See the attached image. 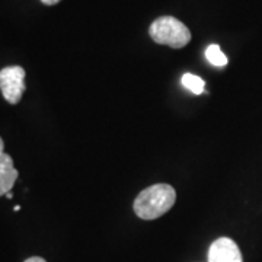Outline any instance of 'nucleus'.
<instances>
[{
	"mask_svg": "<svg viewBox=\"0 0 262 262\" xmlns=\"http://www.w3.org/2000/svg\"><path fill=\"white\" fill-rule=\"evenodd\" d=\"M177 201V191L168 184H155L143 189L134 200V213L141 220H156L166 214Z\"/></svg>",
	"mask_w": 262,
	"mask_h": 262,
	"instance_id": "nucleus-1",
	"label": "nucleus"
},
{
	"mask_svg": "<svg viewBox=\"0 0 262 262\" xmlns=\"http://www.w3.org/2000/svg\"><path fill=\"white\" fill-rule=\"evenodd\" d=\"M149 34L151 39L170 48H182L191 41L189 29L173 16H162L153 20Z\"/></svg>",
	"mask_w": 262,
	"mask_h": 262,
	"instance_id": "nucleus-2",
	"label": "nucleus"
},
{
	"mask_svg": "<svg viewBox=\"0 0 262 262\" xmlns=\"http://www.w3.org/2000/svg\"><path fill=\"white\" fill-rule=\"evenodd\" d=\"M0 91L8 102L16 105L25 92V70L20 66H8L2 69Z\"/></svg>",
	"mask_w": 262,
	"mask_h": 262,
	"instance_id": "nucleus-3",
	"label": "nucleus"
},
{
	"mask_svg": "<svg viewBox=\"0 0 262 262\" xmlns=\"http://www.w3.org/2000/svg\"><path fill=\"white\" fill-rule=\"evenodd\" d=\"M208 262H242V253L232 239L220 237L208 249Z\"/></svg>",
	"mask_w": 262,
	"mask_h": 262,
	"instance_id": "nucleus-4",
	"label": "nucleus"
},
{
	"mask_svg": "<svg viewBox=\"0 0 262 262\" xmlns=\"http://www.w3.org/2000/svg\"><path fill=\"white\" fill-rule=\"evenodd\" d=\"M18 179V170L13 166V159L8 153H0V196L12 191Z\"/></svg>",
	"mask_w": 262,
	"mask_h": 262,
	"instance_id": "nucleus-5",
	"label": "nucleus"
},
{
	"mask_svg": "<svg viewBox=\"0 0 262 262\" xmlns=\"http://www.w3.org/2000/svg\"><path fill=\"white\" fill-rule=\"evenodd\" d=\"M206 57L207 60L215 67H225L227 64V57L225 56V53L220 50L217 44H211L207 47Z\"/></svg>",
	"mask_w": 262,
	"mask_h": 262,
	"instance_id": "nucleus-6",
	"label": "nucleus"
},
{
	"mask_svg": "<svg viewBox=\"0 0 262 262\" xmlns=\"http://www.w3.org/2000/svg\"><path fill=\"white\" fill-rule=\"evenodd\" d=\"M182 84L187 88L188 91H191L192 94L200 95L204 92V80L198 76L192 75V73H185L182 76Z\"/></svg>",
	"mask_w": 262,
	"mask_h": 262,
	"instance_id": "nucleus-7",
	"label": "nucleus"
},
{
	"mask_svg": "<svg viewBox=\"0 0 262 262\" xmlns=\"http://www.w3.org/2000/svg\"><path fill=\"white\" fill-rule=\"evenodd\" d=\"M25 262H47L44 258H41V256H31L28 258Z\"/></svg>",
	"mask_w": 262,
	"mask_h": 262,
	"instance_id": "nucleus-8",
	"label": "nucleus"
},
{
	"mask_svg": "<svg viewBox=\"0 0 262 262\" xmlns=\"http://www.w3.org/2000/svg\"><path fill=\"white\" fill-rule=\"evenodd\" d=\"M44 5H47V6H53V5H57L58 2H61V0H41Z\"/></svg>",
	"mask_w": 262,
	"mask_h": 262,
	"instance_id": "nucleus-9",
	"label": "nucleus"
},
{
	"mask_svg": "<svg viewBox=\"0 0 262 262\" xmlns=\"http://www.w3.org/2000/svg\"><path fill=\"white\" fill-rule=\"evenodd\" d=\"M3 149H5V143H3L2 137H0V153H3Z\"/></svg>",
	"mask_w": 262,
	"mask_h": 262,
	"instance_id": "nucleus-10",
	"label": "nucleus"
}]
</instances>
